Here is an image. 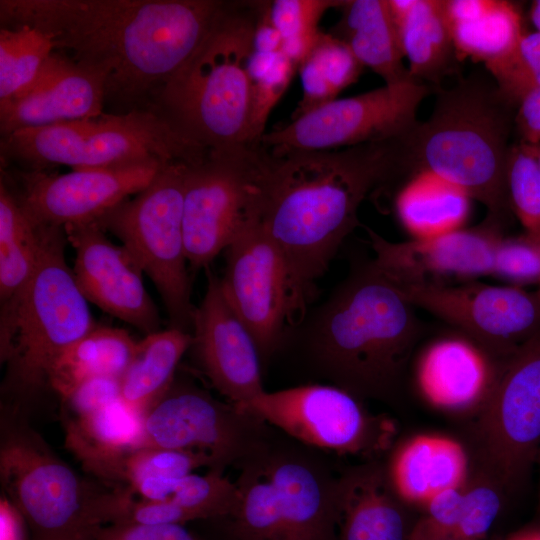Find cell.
Here are the masks:
<instances>
[{"label":"cell","instance_id":"6da1fadb","mask_svg":"<svg viewBox=\"0 0 540 540\" xmlns=\"http://www.w3.org/2000/svg\"><path fill=\"white\" fill-rule=\"evenodd\" d=\"M224 1L0 0L1 28L29 26L100 74L106 100L146 109L197 50Z\"/></svg>","mask_w":540,"mask_h":540},{"label":"cell","instance_id":"7a4b0ae2","mask_svg":"<svg viewBox=\"0 0 540 540\" xmlns=\"http://www.w3.org/2000/svg\"><path fill=\"white\" fill-rule=\"evenodd\" d=\"M403 172L400 139L335 150L269 153L259 224L283 254L309 301L358 209Z\"/></svg>","mask_w":540,"mask_h":540},{"label":"cell","instance_id":"3957f363","mask_svg":"<svg viewBox=\"0 0 540 540\" xmlns=\"http://www.w3.org/2000/svg\"><path fill=\"white\" fill-rule=\"evenodd\" d=\"M414 308L369 261L353 269L313 317L312 357L336 386L357 398L396 401L424 332Z\"/></svg>","mask_w":540,"mask_h":540},{"label":"cell","instance_id":"277c9868","mask_svg":"<svg viewBox=\"0 0 540 540\" xmlns=\"http://www.w3.org/2000/svg\"><path fill=\"white\" fill-rule=\"evenodd\" d=\"M513 104L495 83L469 77L438 90L431 116L400 139L403 167L432 172L465 190L500 226L512 211L506 179Z\"/></svg>","mask_w":540,"mask_h":540},{"label":"cell","instance_id":"5b68a950","mask_svg":"<svg viewBox=\"0 0 540 540\" xmlns=\"http://www.w3.org/2000/svg\"><path fill=\"white\" fill-rule=\"evenodd\" d=\"M67 242L63 228L44 224L32 278L14 301L1 307L3 410L27 417L49 389V372L58 356L97 325L66 263Z\"/></svg>","mask_w":540,"mask_h":540},{"label":"cell","instance_id":"8992f818","mask_svg":"<svg viewBox=\"0 0 540 540\" xmlns=\"http://www.w3.org/2000/svg\"><path fill=\"white\" fill-rule=\"evenodd\" d=\"M260 1H224L201 44L165 86L157 111L210 151L246 145L248 65Z\"/></svg>","mask_w":540,"mask_h":540},{"label":"cell","instance_id":"52a82bcc","mask_svg":"<svg viewBox=\"0 0 540 540\" xmlns=\"http://www.w3.org/2000/svg\"><path fill=\"white\" fill-rule=\"evenodd\" d=\"M0 481L31 540H96L113 522L120 489L100 487L62 460L27 417L1 410Z\"/></svg>","mask_w":540,"mask_h":540},{"label":"cell","instance_id":"ba28073f","mask_svg":"<svg viewBox=\"0 0 540 540\" xmlns=\"http://www.w3.org/2000/svg\"><path fill=\"white\" fill-rule=\"evenodd\" d=\"M1 159L29 171L56 165L76 169L145 163L202 161L209 150L178 129L163 114L135 109L120 114L18 130L1 138Z\"/></svg>","mask_w":540,"mask_h":540},{"label":"cell","instance_id":"9c48e42d","mask_svg":"<svg viewBox=\"0 0 540 540\" xmlns=\"http://www.w3.org/2000/svg\"><path fill=\"white\" fill-rule=\"evenodd\" d=\"M196 164V163H195ZM191 163L166 165L152 183L103 215L98 225L122 242L156 287L171 327L192 331L191 303L184 230L183 199Z\"/></svg>","mask_w":540,"mask_h":540},{"label":"cell","instance_id":"30bf717a","mask_svg":"<svg viewBox=\"0 0 540 540\" xmlns=\"http://www.w3.org/2000/svg\"><path fill=\"white\" fill-rule=\"evenodd\" d=\"M269 152L260 145L209 151L189 167L183 199L188 265L206 267L259 222Z\"/></svg>","mask_w":540,"mask_h":540},{"label":"cell","instance_id":"8fae6325","mask_svg":"<svg viewBox=\"0 0 540 540\" xmlns=\"http://www.w3.org/2000/svg\"><path fill=\"white\" fill-rule=\"evenodd\" d=\"M480 468L506 491L540 452V335L497 363L476 431Z\"/></svg>","mask_w":540,"mask_h":540},{"label":"cell","instance_id":"7c38bea8","mask_svg":"<svg viewBox=\"0 0 540 540\" xmlns=\"http://www.w3.org/2000/svg\"><path fill=\"white\" fill-rule=\"evenodd\" d=\"M234 406L303 444L341 455L373 460L389 448L395 434L389 418L368 412L359 398L336 385L265 390Z\"/></svg>","mask_w":540,"mask_h":540},{"label":"cell","instance_id":"4fadbf2b","mask_svg":"<svg viewBox=\"0 0 540 540\" xmlns=\"http://www.w3.org/2000/svg\"><path fill=\"white\" fill-rule=\"evenodd\" d=\"M430 92L428 84L411 78L335 99L265 133L261 144L270 154L280 155L401 139L418 122V107Z\"/></svg>","mask_w":540,"mask_h":540},{"label":"cell","instance_id":"5bb4252c","mask_svg":"<svg viewBox=\"0 0 540 540\" xmlns=\"http://www.w3.org/2000/svg\"><path fill=\"white\" fill-rule=\"evenodd\" d=\"M395 285L414 307L460 329L497 363L540 335V287L526 291L519 287L435 281Z\"/></svg>","mask_w":540,"mask_h":540},{"label":"cell","instance_id":"9a60e30c","mask_svg":"<svg viewBox=\"0 0 540 540\" xmlns=\"http://www.w3.org/2000/svg\"><path fill=\"white\" fill-rule=\"evenodd\" d=\"M223 293L252 334L262 358L268 357L289 327L303 317L302 294L277 245L257 222L226 249Z\"/></svg>","mask_w":540,"mask_h":540},{"label":"cell","instance_id":"2e32d148","mask_svg":"<svg viewBox=\"0 0 540 540\" xmlns=\"http://www.w3.org/2000/svg\"><path fill=\"white\" fill-rule=\"evenodd\" d=\"M265 424L215 399L193 383L175 378L145 415L140 446L197 451L209 455L218 470L242 463L267 444Z\"/></svg>","mask_w":540,"mask_h":540},{"label":"cell","instance_id":"e0dca14e","mask_svg":"<svg viewBox=\"0 0 540 540\" xmlns=\"http://www.w3.org/2000/svg\"><path fill=\"white\" fill-rule=\"evenodd\" d=\"M166 165L76 169L66 174L27 171L23 189L16 193L36 221L64 228L98 221L128 196L149 186Z\"/></svg>","mask_w":540,"mask_h":540},{"label":"cell","instance_id":"ac0fdd59","mask_svg":"<svg viewBox=\"0 0 540 540\" xmlns=\"http://www.w3.org/2000/svg\"><path fill=\"white\" fill-rule=\"evenodd\" d=\"M63 229L75 250L72 271L86 300L145 335L159 331V313L145 289L144 273L127 250L110 241L97 222Z\"/></svg>","mask_w":540,"mask_h":540},{"label":"cell","instance_id":"d6986e66","mask_svg":"<svg viewBox=\"0 0 540 540\" xmlns=\"http://www.w3.org/2000/svg\"><path fill=\"white\" fill-rule=\"evenodd\" d=\"M191 334L190 348L202 371L229 403L237 405L265 391L258 346L212 273L194 310Z\"/></svg>","mask_w":540,"mask_h":540},{"label":"cell","instance_id":"ffe728a7","mask_svg":"<svg viewBox=\"0 0 540 540\" xmlns=\"http://www.w3.org/2000/svg\"><path fill=\"white\" fill-rule=\"evenodd\" d=\"M104 78L54 51L33 82L0 101L1 138L27 128L97 117L104 113Z\"/></svg>","mask_w":540,"mask_h":540},{"label":"cell","instance_id":"44dd1931","mask_svg":"<svg viewBox=\"0 0 540 540\" xmlns=\"http://www.w3.org/2000/svg\"><path fill=\"white\" fill-rule=\"evenodd\" d=\"M496 228L490 224L404 242L388 241L368 228L375 255L371 261L395 284L493 273L496 246L501 238Z\"/></svg>","mask_w":540,"mask_h":540},{"label":"cell","instance_id":"7402d4cb","mask_svg":"<svg viewBox=\"0 0 540 540\" xmlns=\"http://www.w3.org/2000/svg\"><path fill=\"white\" fill-rule=\"evenodd\" d=\"M277 492V540H338L337 478L301 451L260 452Z\"/></svg>","mask_w":540,"mask_h":540},{"label":"cell","instance_id":"603a6c76","mask_svg":"<svg viewBox=\"0 0 540 540\" xmlns=\"http://www.w3.org/2000/svg\"><path fill=\"white\" fill-rule=\"evenodd\" d=\"M338 540H409L416 520L386 465L369 460L337 478Z\"/></svg>","mask_w":540,"mask_h":540},{"label":"cell","instance_id":"cb8c5ba5","mask_svg":"<svg viewBox=\"0 0 540 540\" xmlns=\"http://www.w3.org/2000/svg\"><path fill=\"white\" fill-rule=\"evenodd\" d=\"M65 447L83 468L107 487L112 486L124 456L139 447L143 419L120 400L81 416H60Z\"/></svg>","mask_w":540,"mask_h":540},{"label":"cell","instance_id":"d4e9b609","mask_svg":"<svg viewBox=\"0 0 540 540\" xmlns=\"http://www.w3.org/2000/svg\"><path fill=\"white\" fill-rule=\"evenodd\" d=\"M389 480L408 505H425L437 493L462 485L467 455L455 440L418 435L404 442L386 464Z\"/></svg>","mask_w":540,"mask_h":540},{"label":"cell","instance_id":"484cf974","mask_svg":"<svg viewBox=\"0 0 540 540\" xmlns=\"http://www.w3.org/2000/svg\"><path fill=\"white\" fill-rule=\"evenodd\" d=\"M410 76L439 84L459 62L445 0H389Z\"/></svg>","mask_w":540,"mask_h":540},{"label":"cell","instance_id":"4316f807","mask_svg":"<svg viewBox=\"0 0 540 540\" xmlns=\"http://www.w3.org/2000/svg\"><path fill=\"white\" fill-rule=\"evenodd\" d=\"M341 21L330 33L347 44L363 67L386 85L411 79L389 0L343 1Z\"/></svg>","mask_w":540,"mask_h":540},{"label":"cell","instance_id":"83f0119b","mask_svg":"<svg viewBox=\"0 0 540 540\" xmlns=\"http://www.w3.org/2000/svg\"><path fill=\"white\" fill-rule=\"evenodd\" d=\"M418 379L425 397L445 409H463L483 399L492 379L483 352L458 339L433 344L421 359Z\"/></svg>","mask_w":540,"mask_h":540},{"label":"cell","instance_id":"f1b7e54d","mask_svg":"<svg viewBox=\"0 0 540 540\" xmlns=\"http://www.w3.org/2000/svg\"><path fill=\"white\" fill-rule=\"evenodd\" d=\"M459 61L484 65L508 53L525 33L519 9L503 0H445Z\"/></svg>","mask_w":540,"mask_h":540},{"label":"cell","instance_id":"f546056e","mask_svg":"<svg viewBox=\"0 0 540 540\" xmlns=\"http://www.w3.org/2000/svg\"><path fill=\"white\" fill-rule=\"evenodd\" d=\"M192 344L190 332L170 327L137 342L135 354L120 379V399L142 419L175 380L177 366Z\"/></svg>","mask_w":540,"mask_h":540},{"label":"cell","instance_id":"4dcf8cb0","mask_svg":"<svg viewBox=\"0 0 540 540\" xmlns=\"http://www.w3.org/2000/svg\"><path fill=\"white\" fill-rule=\"evenodd\" d=\"M137 342L124 329L96 325L55 360L49 372V389L62 399L90 379L120 380L132 361Z\"/></svg>","mask_w":540,"mask_h":540},{"label":"cell","instance_id":"1f68e13d","mask_svg":"<svg viewBox=\"0 0 540 540\" xmlns=\"http://www.w3.org/2000/svg\"><path fill=\"white\" fill-rule=\"evenodd\" d=\"M470 196L456 184L428 171L412 175L396 198L404 227L414 238L459 230L469 213Z\"/></svg>","mask_w":540,"mask_h":540},{"label":"cell","instance_id":"d6a6232c","mask_svg":"<svg viewBox=\"0 0 540 540\" xmlns=\"http://www.w3.org/2000/svg\"><path fill=\"white\" fill-rule=\"evenodd\" d=\"M44 224L22 205L4 176L0 181V301L4 307L25 289L37 267Z\"/></svg>","mask_w":540,"mask_h":540},{"label":"cell","instance_id":"836d02e7","mask_svg":"<svg viewBox=\"0 0 540 540\" xmlns=\"http://www.w3.org/2000/svg\"><path fill=\"white\" fill-rule=\"evenodd\" d=\"M362 64L345 42L332 34L321 33L316 45L298 68L303 96L293 119L333 100L361 74Z\"/></svg>","mask_w":540,"mask_h":540},{"label":"cell","instance_id":"e575fe53","mask_svg":"<svg viewBox=\"0 0 540 540\" xmlns=\"http://www.w3.org/2000/svg\"><path fill=\"white\" fill-rule=\"evenodd\" d=\"M238 500L235 482L223 471L209 470L206 474L190 473L182 478L162 483L155 501H166L183 510L191 521L227 518Z\"/></svg>","mask_w":540,"mask_h":540},{"label":"cell","instance_id":"d590c367","mask_svg":"<svg viewBox=\"0 0 540 540\" xmlns=\"http://www.w3.org/2000/svg\"><path fill=\"white\" fill-rule=\"evenodd\" d=\"M54 52L51 39L29 26L0 29V101L25 90Z\"/></svg>","mask_w":540,"mask_h":540},{"label":"cell","instance_id":"8d00e7d4","mask_svg":"<svg viewBox=\"0 0 540 540\" xmlns=\"http://www.w3.org/2000/svg\"><path fill=\"white\" fill-rule=\"evenodd\" d=\"M218 470L214 460L197 451L140 446L127 453L118 465L112 486L130 491L147 479L176 480L196 469Z\"/></svg>","mask_w":540,"mask_h":540},{"label":"cell","instance_id":"74e56055","mask_svg":"<svg viewBox=\"0 0 540 540\" xmlns=\"http://www.w3.org/2000/svg\"><path fill=\"white\" fill-rule=\"evenodd\" d=\"M296 70L297 66L282 51L253 52L248 65L251 82L249 144H261L268 117Z\"/></svg>","mask_w":540,"mask_h":540},{"label":"cell","instance_id":"f35d334b","mask_svg":"<svg viewBox=\"0 0 540 540\" xmlns=\"http://www.w3.org/2000/svg\"><path fill=\"white\" fill-rule=\"evenodd\" d=\"M335 0L271 1V19L282 37L281 51L297 66L305 61L322 31L318 23L330 8L340 7Z\"/></svg>","mask_w":540,"mask_h":540},{"label":"cell","instance_id":"ab89813d","mask_svg":"<svg viewBox=\"0 0 540 540\" xmlns=\"http://www.w3.org/2000/svg\"><path fill=\"white\" fill-rule=\"evenodd\" d=\"M506 179L512 212L526 233L540 236V145L510 147Z\"/></svg>","mask_w":540,"mask_h":540},{"label":"cell","instance_id":"60d3db41","mask_svg":"<svg viewBox=\"0 0 540 540\" xmlns=\"http://www.w3.org/2000/svg\"><path fill=\"white\" fill-rule=\"evenodd\" d=\"M499 93L517 106L540 88V32H525L502 57L485 65Z\"/></svg>","mask_w":540,"mask_h":540},{"label":"cell","instance_id":"b9f144b4","mask_svg":"<svg viewBox=\"0 0 540 540\" xmlns=\"http://www.w3.org/2000/svg\"><path fill=\"white\" fill-rule=\"evenodd\" d=\"M505 489L482 470L463 484L461 515L454 534L466 540H480L488 533L503 503Z\"/></svg>","mask_w":540,"mask_h":540},{"label":"cell","instance_id":"7bdbcfd3","mask_svg":"<svg viewBox=\"0 0 540 540\" xmlns=\"http://www.w3.org/2000/svg\"><path fill=\"white\" fill-rule=\"evenodd\" d=\"M519 282H536L540 287V236L528 233L501 237L494 257V272Z\"/></svg>","mask_w":540,"mask_h":540},{"label":"cell","instance_id":"ee69618b","mask_svg":"<svg viewBox=\"0 0 540 540\" xmlns=\"http://www.w3.org/2000/svg\"><path fill=\"white\" fill-rule=\"evenodd\" d=\"M60 400V416L85 415L120 400V380L109 377L90 379Z\"/></svg>","mask_w":540,"mask_h":540},{"label":"cell","instance_id":"f6af8a7d","mask_svg":"<svg viewBox=\"0 0 540 540\" xmlns=\"http://www.w3.org/2000/svg\"><path fill=\"white\" fill-rule=\"evenodd\" d=\"M96 540H200L182 524H110L103 526Z\"/></svg>","mask_w":540,"mask_h":540},{"label":"cell","instance_id":"bcb514c9","mask_svg":"<svg viewBox=\"0 0 540 540\" xmlns=\"http://www.w3.org/2000/svg\"><path fill=\"white\" fill-rule=\"evenodd\" d=\"M463 484L437 493L424 505L425 516L438 527L452 533L460 520Z\"/></svg>","mask_w":540,"mask_h":540},{"label":"cell","instance_id":"7dc6e473","mask_svg":"<svg viewBox=\"0 0 540 540\" xmlns=\"http://www.w3.org/2000/svg\"><path fill=\"white\" fill-rule=\"evenodd\" d=\"M515 123L522 137L521 141L540 145V88L520 102Z\"/></svg>","mask_w":540,"mask_h":540},{"label":"cell","instance_id":"c3c4849f","mask_svg":"<svg viewBox=\"0 0 540 540\" xmlns=\"http://www.w3.org/2000/svg\"><path fill=\"white\" fill-rule=\"evenodd\" d=\"M271 1H260L254 36V51L275 53L282 49V37L270 15Z\"/></svg>","mask_w":540,"mask_h":540},{"label":"cell","instance_id":"681fc988","mask_svg":"<svg viewBox=\"0 0 540 540\" xmlns=\"http://www.w3.org/2000/svg\"><path fill=\"white\" fill-rule=\"evenodd\" d=\"M24 518L2 493L0 497V540H27Z\"/></svg>","mask_w":540,"mask_h":540},{"label":"cell","instance_id":"f907efd6","mask_svg":"<svg viewBox=\"0 0 540 540\" xmlns=\"http://www.w3.org/2000/svg\"><path fill=\"white\" fill-rule=\"evenodd\" d=\"M409 540H466L452 532L446 531L426 516L418 519L412 529Z\"/></svg>","mask_w":540,"mask_h":540},{"label":"cell","instance_id":"816d5d0a","mask_svg":"<svg viewBox=\"0 0 540 540\" xmlns=\"http://www.w3.org/2000/svg\"><path fill=\"white\" fill-rule=\"evenodd\" d=\"M530 18L537 31L540 32V0L532 2Z\"/></svg>","mask_w":540,"mask_h":540},{"label":"cell","instance_id":"f5cc1de1","mask_svg":"<svg viewBox=\"0 0 540 540\" xmlns=\"http://www.w3.org/2000/svg\"><path fill=\"white\" fill-rule=\"evenodd\" d=\"M518 540H540V535L539 534H534V535H530V536L520 538Z\"/></svg>","mask_w":540,"mask_h":540},{"label":"cell","instance_id":"db71d44e","mask_svg":"<svg viewBox=\"0 0 540 540\" xmlns=\"http://www.w3.org/2000/svg\"><path fill=\"white\" fill-rule=\"evenodd\" d=\"M538 461H539V464H540V452H539V455H538ZM538 511L540 512V483H539V492H538Z\"/></svg>","mask_w":540,"mask_h":540}]
</instances>
